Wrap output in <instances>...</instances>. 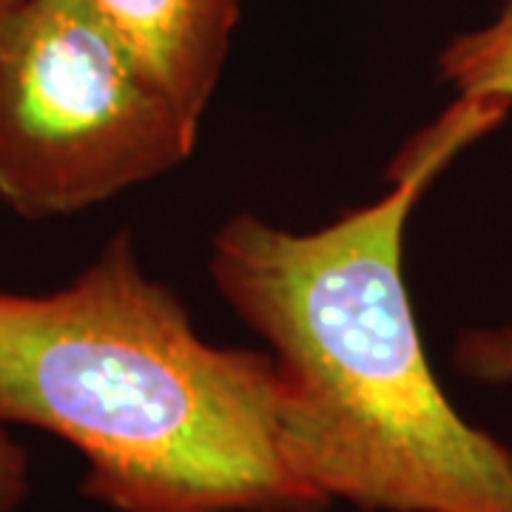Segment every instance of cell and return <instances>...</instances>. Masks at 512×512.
<instances>
[{
  "label": "cell",
  "mask_w": 512,
  "mask_h": 512,
  "mask_svg": "<svg viewBox=\"0 0 512 512\" xmlns=\"http://www.w3.org/2000/svg\"><path fill=\"white\" fill-rule=\"evenodd\" d=\"M148 74L202 123L220 86L242 0H89Z\"/></svg>",
  "instance_id": "cell-4"
},
{
  "label": "cell",
  "mask_w": 512,
  "mask_h": 512,
  "mask_svg": "<svg viewBox=\"0 0 512 512\" xmlns=\"http://www.w3.org/2000/svg\"><path fill=\"white\" fill-rule=\"evenodd\" d=\"M512 106L458 97L393 160L390 191L316 231L234 214L208 271L268 345L282 441L319 501L367 512H512V447L464 419L427 362L404 279L407 220Z\"/></svg>",
  "instance_id": "cell-1"
},
{
  "label": "cell",
  "mask_w": 512,
  "mask_h": 512,
  "mask_svg": "<svg viewBox=\"0 0 512 512\" xmlns=\"http://www.w3.org/2000/svg\"><path fill=\"white\" fill-rule=\"evenodd\" d=\"M453 365L481 384H512V325L467 328L453 345Z\"/></svg>",
  "instance_id": "cell-6"
},
{
  "label": "cell",
  "mask_w": 512,
  "mask_h": 512,
  "mask_svg": "<svg viewBox=\"0 0 512 512\" xmlns=\"http://www.w3.org/2000/svg\"><path fill=\"white\" fill-rule=\"evenodd\" d=\"M439 80L458 97L512 106V0L490 23L461 32L441 49Z\"/></svg>",
  "instance_id": "cell-5"
},
{
  "label": "cell",
  "mask_w": 512,
  "mask_h": 512,
  "mask_svg": "<svg viewBox=\"0 0 512 512\" xmlns=\"http://www.w3.org/2000/svg\"><path fill=\"white\" fill-rule=\"evenodd\" d=\"M0 424L72 444L114 512L328 507L285 456L271 353L205 342L131 231L57 291H0Z\"/></svg>",
  "instance_id": "cell-2"
},
{
  "label": "cell",
  "mask_w": 512,
  "mask_h": 512,
  "mask_svg": "<svg viewBox=\"0 0 512 512\" xmlns=\"http://www.w3.org/2000/svg\"><path fill=\"white\" fill-rule=\"evenodd\" d=\"M15 6H18V0H0V20L6 18Z\"/></svg>",
  "instance_id": "cell-8"
},
{
  "label": "cell",
  "mask_w": 512,
  "mask_h": 512,
  "mask_svg": "<svg viewBox=\"0 0 512 512\" xmlns=\"http://www.w3.org/2000/svg\"><path fill=\"white\" fill-rule=\"evenodd\" d=\"M200 128L89 0H18L0 20V202L20 220L165 177Z\"/></svg>",
  "instance_id": "cell-3"
},
{
  "label": "cell",
  "mask_w": 512,
  "mask_h": 512,
  "mask_svg": "<svg viewBox=\"0 0 512 512\" xmlns=\"http://www.w3.org/2000/svg\"><path fill=\"white\" fill-rule=\"evenodd\" d=\"M29 495V453L0 424V512H15Z\"/></svg>",
  "instance_id": "cell-7"
}]
</instances>
